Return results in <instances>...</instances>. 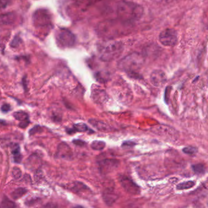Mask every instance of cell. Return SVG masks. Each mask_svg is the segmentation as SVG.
Returning <instances> with one entry per match:
<instances>
[{
    "mask_svg": "<svg viewBox=\"0 0 208 208\" xmlns=\"http://www.w3.org/2000/svg\"><path fill=\"white\" fill-rule=\"evenodd\" d=\"M57 42L61 48H70L74 45V36L66 30H60L56 36Z\"/></svg>",
    "mask_w": 208,
    "mask_h": 208,
    "instance_id": "cell-6",
    "label": "cell"
},
{
    "mask_svg": "<svg viewBox=\"0 0 208 208\" xmlns=\"http://www.w3.org/2000/svg\"><path fill=\"white\" fill-rule=\"evenodd\" d=\"M115 11L119 21L129 24L139 20L143 15L144 10L138 3L122 0L116 4Z\"/></svg>",
    "mask_w": 208,
    "mask_h": 208,
    "instance_id": "cell-1",
    "label": "cell"
},
{
    "mask_svg": "<svg viewBox=\"0 0 208 208\" xmlns=\"http://www.w3.org/2000/svg\"><path fill=\"white\" fill-rule=\"evenodd\" d=\"M13 177L15 178H18L21 177L22 175V172L20 171V168H18V167H15L13 169Z\"/></svg>",
    "mask_w": 208,
    "mask_h": 208,
    "instance_id": "cell-27",
    "label": "cell"
},
{
    "mask_svg": "<svg viewBox=\"0 0 208 208\" xmlns=\"http://www.w3.org/2000/svg\"><path fill=\"white\" fill-rule=\"evenodd\" d=\"M57 155L60 158L69 160L72 157V154L70 147L67 144L63 143L59 146Z\"/></svg>",
    "mask_w": 208,
    "mask_h": 208,
    "instance_id": "cell-15",
    "label": "cell"
},
{
    "mask_svg": "<svg viewBox=\"0 0 208 208\" xmlns=\"http://www.w3.org/2000/svg\"><path fill=\"white\" fill-rule=\"evenodd\" d=\"M102 197L105 203L108 206H111L117 200L118 195L115 192L114 189L109 187L105 189L104 190Z\"/></svg>",
    "mask_w": 208,
    "mask_h": 208,
    "instance_id": "cell-11",
    "label": "cell"
},
{
    "mask_svg": "<svg viewBox=\"0 0 208 208\" xmlns=\"http://www.w3.org/2000/svg\"><path fill=\"white\" fill-rule=\"evenodd\" d=\"M91 146L94 150H102L105 147V143L103 141H95L92 142Z\"/></svg>",
    "mask_w": 208,
    "mask_h": 208,
    "instance_id": "cell-21",
    "label": "cell"
},
{
    "mask_svg": "<svg viewBox=\"0 0 208 208\" xmlns=\"http://www.w3.org/2000/svg\"><path fill=\"white\" fill-rule=\"evenodd\" d=\"M183 152L185 153L186 154H187V155H194L197 152V148L195 147H193V146H189V147H184L183 149Z\"/></svg>",
    "mask_w": 208,
    "mask_h": 208,
    "instance_id": "cell-23",
    "label": "cell"
},
{
    "mask_svg": "<svg viewBox=\"0 0 208 208\" xmlns=\"http://www.w3.org/2000/svg\"><path fill=\"white\" fill-rule=\"evenodd\" d=\"M67 188L77 194H87L91 191L90 189L86 185L79 181H75L68 184Z\"/></svg>",
    "mask_w": 208,
    "mask_h": 208,
    "instance_id": "cell-10",
    "label": "cell"
},
{
    "mask_svg": "<svg viewBox=\"0 0 208 208\" xmlns=\"http://www.w3.org/2000/svg\"><path fill=\"white\" fill-rule=\"evenodd\" d=\"M159 40L165 46H174L178 42L177 32L174 29H166L160 33Z\"/></svg>",
    "mask_w": 208,
    "mask_h": 208,
    "instance_id": "cell-4",
    "label": "cell"
},
{
    "mask_svg": "<svg viewBox=\"0 0 208 208\" xmlns=\"http://www.w3.org/2000/svg\"><path fill=\"white\" fill-rule=\"evenodd\" d=\"M91 97L94 103L99 105L105 104L108 99L106 91L96 85L92 86Z\"/></svg>",
    "mask_w": 208,
    "mask_h": 208,
    "instance_id": "cell-7",
    "label": "cell"
},
{
    "mask_svg": "<svg viewBox=\"0 0 208 208\" xmlns=\"http://www.w3.org/2000/svg\"><path fill=\"white\" fill-rule=\"evenodd\" d=\"M192 167L194 172L197 174H201L204 172V167L201 164L192 165Z\"/></svg>",
    "mask_w": 208,
    "mask_h": 208,
    "instance_id": "cell-22",
    "label": "cell"
},
{
    "mask_svg": "<svg viewBox=\"0 0 208 208\" xmlns=\"http://www.w3.org/2000/svg\"><path fill=\"white\" fill-rule=\"evenodd\" d=\"M16 16L13 13H7L0 15V25H9L14 23Z\"/></svg>",
    "mask_w": 208,
    "mask_h": 208,
    "instance_id": "cell-16",
    "label": "cell"
},
{
    "mask_svg": "<svg viewBox=\"0 0 208 208\" xmlns=\"http://www.w3.org/2000/svg\"><path fill=\"white\" fill-rule=\"evenodd\" d=\"M154 133L163 136L172 137L175 135V130L166 125H158L152 128Z\"/></svg>",
    "mask_w": 208,
    "mask_h": 208,
    "instance_id": "cell-12",
    "label": "cell"
},
{
    "mask_svg": "<svg viewBox=\"0 0 208 208\" xmlns=\"http://www.w3.org/2000/svg\"><path fill=\"white\" fill-rule=\"evenodd\" d=\"M13 117L18 121H20V123L19 124V127L25 128L28 126L29 124V115L26 112L23 111H19L15 112L13 113Z\"/></svg>",
    "mask_w": 208,
    "mask_h": 208,
    "instance_id": "cell-14",
    "label": "cell"
},
{
    "mask_svg": "<svg viewBox=\"0 0 208 208\" xmlns=\"http://www.w3.org/2000/svg\"><path fill=\"white\" fill-rule=\"evenodd\" d=\"M144 63V59L142 55L138 52H132L119 61L118 68L128 74H133L138 72Z\"/></svg>",
    "mask_w": 208,
    "mask_h": 208,
    "instance_id": "cell-3",
    "label": "cell"
},
{
    "mask_svg": "<svg viewBox=\"0 0 208 208\" xmlns=\"http://www.w3.org/2000/svg\"><path fill=\"white\" fill-rule=\"evenodd\" d=\"M89 122L91 125H92L94 128H96L98 130L103 132H109L113 131V128L106 122L98 120L96 119H91L89 120Z\"/></svg>",
    "mask_w": 208,
    "mask_h": 208,
    "instance_id": "cell-13",
    "label": "cell"
},
{
    "mask_svg": "<svg viewBox=\"0 0 208 208\" xmlns=\"http://www.w3.org/2000/svg\"><path fill=\"white\" fill-rule=\"evenodd\" d=\"M26 192H27V191L25 189L18 188V189H16L15 191H14L12 193L11 195H12L13 198L16 200L19 198L22 197L23 195H24Z\"/></svg>",
    "mask_w": 208,
    "mask_h": 208,
    "instance_id": "cell-19",
    "label": "cell"
},
{
    "mask_svg": "<svg viewBox=\"0 0 208 208\" xmlns=\"http://www.w3.org/2000/svg\"><path fill=\"white\" fill-rule=\"evenodd\" d=\"M118 181L124 189L131 195H139L141 192L140 187L133 181L125 175H120Z\"/></svg>",
    "mask_w": 208,
    "mask_h": 208,
    "instance_id": "cell-5",
    "label": "cell"
},
{
    "mask_svg": "<svg viewBox=\"0 0 208 208\" xmlns=\"http://www.w3.org/2000/svg\"><path fill=\"white\" fill-rule=\"evenodd\" d=\"M10 3V0H0V10L6 8Z\"/></svg>",
    "mask_w": 208,
    "mask_h": 208,
    "instance_id": "cell-26",
    "label": "cell"
},
{
    "mask_svg": "<svg viewBox=\"0 0 208 208\" xmlns=\"http://www.w3.org/2000/svg\"><path fill=\"white\" fill-rule=\"evenodd\" d=\"M119 164V161L115 159H104L99 162V168L101 173L106 174L115 171Z\"/></svg>",
    "mask_w": 208,
    "mask_h": 208,
    "instance_id": "cell-8",
    "label": "cell"
},
{
    "mask_svg": "<svg viewBox=\"0 0 208 208\" xmlns=\"http://www.w3.org/2000/svg\"><path fill=\"white\" fill-rule=\"evenodd\" d=\"M124 51V45L121 42L109 40L102 43L99 48V59L108 62L118 59Z\"/></svg>",
    "mask_w": 208,
    "mask_h": 208,
    "instance_id": "cell-2",
    "label": "cell"
},
{
    "mask_svg": "<svg viewBox=\"0 0 208 208\" xmlns=\"http://www.w3.org/2000/svg\"><path fill=\"white\" fill-rule=\"evenodd\" d=\"M73 131H79V132H86L89 130L88 126L83 123H78L75 124L72 128Z\"/></svg>",
    "mask_w": 208,
    "mask_h": 208,
    "instance_id": "cell-18",
    "label": "cell"
},
{
    "mask_svg": "<svg viewBox=\"0 0 208 208\" xmlns=\"http://www.w3.org/2000/svg\"><path fill=\"white\" fill-rule=\"evenodd\" d=\"M74 208H84V207H82V206H77V207H74Z\"/></svg>",
    "mask_w": 208,
    "mask_h": 208,
    "instance_id": "cell-31",
    "label": "cell"
},
{
    "mask_svg": "<svg viewBox=\"0 0 208 208\" xmlns=\"http://www.w3.org/2000/svg\"><path fill=\"white\" fill-rule=\"evenodd\" d=\"M10 110V106L9 104H3L1 107V111L4 113H7L8 111H9Z\"/></svg>",
    "mask_w": 208,
    "mask_h": 208,
    "instance_id": "cell-28",
    "label": "cell"
},
{
    "mask_svg": "<svg viewBox=\"0 0 208 208\" xmlns=\"http://www.w3.org/2000/svg\"><path fill=\"white\" fill-rule=\"evenodd\" d=\"M154 1L157 3H168V2H171L174 1V0H154Z\"/></svg>",
    "mask_w": 208,
    "mask_h": 208,
    "instance_id": "cell-29",
    "label": "cell"
},
{
    "mask_svg": "<svg viewBox=\"0 0 208 208\" xmlns=\"http://www.w3.org/2000/svg\"><path fill=\"white\" fill-rule=\"evenodd\" d=\"M3 207L4 208H15V203H13L12 201L10 200L7 198H4L3 203H2Z\"/></svg>",
    "mask_w": 208,
    "mask_h": 208,
    "instance_id": "cell-24",
    "label": "cell"
},
{
    "mask_svg": "<svg viewBox=\"0 0 208 208\" xmlns=\"http://www.w3.org/2000/svg\"><path fill=\"white\" fill-rule=\"evenodd\" d=\"M22 42V40L21 39V38L18 35H16L13 38V39L12 41V42L10 43V46L12 48H16L20 45Z\"/></svg>",
    "mask_w": 208,
    "mask_h": 208,
    "instance_id": "cell-25",
    "label": "cell"
},
{
    "mask_svg": "<svg viewBox=\"0 0 208 208\" xmlns=\"http://www.w3.org/2000/svg\"><path fill=\"white\" fill-rule=\"evenodd\" d=\"M195 185V183L194 181H189L187 182H184L182 183H180L177 185V189L178 190H183V189H187L192 187Z\"/></svg>",
    "mask_w": 208,
    "mask_h": 208,
    "instance_id": "cell-20",
    "label": "cell"
},
{
    "mask_svg": "<svg viewBox=\"0 0 208 208\" xmlns=\"http://www.w3.org/2000/svg\"><path fill=\"white\" fill-rule=\"evenodd\" d=\"M44 208H59L57 206L53 204H48Z\"/></svg>",
    "mask_w": 208,
    "mask_h": 208,
    "instance_id": "cell-30",
    "label": "cell"
},
{
    "mask_svg": "<svg viewBox=\"0 0 208 208\" xmlns=\"http://www.w3.org/2000/svg\"><path fill=\"white\" fill-rule=\"evenodd\" d=\"M166 74L164 71L160 69L154 71L150 74V81L151 83L156 87L163 86L167 82Z\"/></svg>",
    "mask_w": 208,
    "mask_h": 208,
    "instance_id": "cell-9",
    "label": "cell"
},
{
    "mask_svg": "<svg viewBox=\"0 0 208 208\" xmlns=\"http://www.w3.org/2000/svg\"><path fill=\"white\" fill-rule=\"evenodd\" d=\"M12 154L13 156L14 161L16 163H20L22 160V156L20 153V148L18 144H15L12 147Z\"/></svg>",
    "mask_w": 208,
    "mask_h": 208,
    "instance_id": "cell-17",
    "label": "cell"
}]
</instances>
